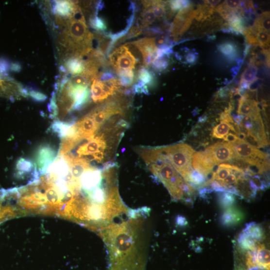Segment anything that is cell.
I'll list each match as a JSON object with an SVG mask.
<instances>
[{
    "label": "cell",
    "instance_id": "6da1fadb",
    "mask_svg": "<svg viewBox=\"0 0 270 270\" xmlns=\"http://www.w3.org/2000/svg\"><path fill=\"white\" fill-rule=\"evenodd\" d=\"M60 31L56 44L62 63L72 58H82L92 50L93 35L89 30L80 8L71 17H55Z\"/></svg>",
    "mask_w": 270,
    "mask_h": 270
},
{
    "label": "cell",
    "instance_id": "7a4b0ae2",
    "mask_svg": "<svg viewBox=\"0 0 270 270\" xmlns=\"http://www.w3.org/2000/svg\"><path fill=\"white\" fill-rule=\"evenodd\" d=\"M150 170L164 184L176 201L185 200L192 194L194 189L191 185L180 176L169 161L159 160L149 164Z\"/></svg>",
    "mask_w": 270,
    "mask_h": 270
},
{
    "label": "cell",
    "instance_id": "3957f363",
    "mask_svg": "<svg viewBox=\"0 0 270 270\" xmlns=\"http://www.w3.org/2000/svg\"><path fill=\"white\" fill-rule=\"evenodd\" d=\"M161 152L169 161L176 170L187 183L194 170L192 158L194 150L186 144H177L160 148Z\"/></svg>",
    "mask_w": 270,
    "mask_h": 270
},
{
    "label": "cell",
    "instance_id": "277c9868",
    "mask_svg": "<svg viewBox=\"0 0 270 270\" xmlns=\"http://www.w3.org/2000/svg\"><path fill=\"white\" fill-rule=\"evenodd\" d=\"M239 125L241 132L246 135L245 141L256 148L268 145L260 113L243 116Z\"/></svg>",
    "mask_w": 270,
    "mask_h": 270
},
{
    "label": "cell",
    "instance_id": "5b68a950",
    "mask_svg": "<svg viewBox=\"0 0 270 270\" xmlns=\"http://www.w3.org/2000/svg\"><path fill=\"white\" fill-rule=\"evenodd\" d=\"M195 18V9L191 3L188 6L179 11L171 24L170 30L175 42L178 43L180 37L188 30Z\"/></svg>",
    "mask_w": 270,
    "mask_h": 270
},
{
    "label": "cell",
    "instance_id": "8992f818",
    "mask_svg": "<svg viewBox=\"0 0 270 270\" xmlns=\"http://www.w3.org/2000/svg\"><path fill=\"white\" fill-rule=\"evenodd\" d=\"M111 64L116 72L135 69L137 63L127 45L125 44L115 49L109 56Z\"/></svg>",
    "mask_w": 270,
    "mask_h": 270
},
{
    "label": "cell",
    "instance_id": "52a82bcc",
    "mask_svg": "<svg viewBox=\"0 0 270 270\" xmlns=\"http://www.w3.org/2000/svg\"><path fill=\"white\" fill-rule=\"evenodd\" d=\"M204 152L215 166L231 161L234 157L232 144L228 142L217 143L207 148Z\"/></svg>",
    "mask_w": 270,
    "mask_h": 270
},
{
    "label": "cell",
    "instance_id": "ba28073f",
    "mask_svg": "<svg viewBox=\"0 0 270 270\" xmlns=\"http://www.w3.org/2000/svg\"><path fill=\"white\" fill-rule=\"evenodd\" d=\"M57 156V152L49 144H43L38 148L35 156V166L39 175L45 174Z\"/></svg>",
    "mask_w": 270,
    "mask_h": 270
},
{
    "label": "cell",
    "instance_id": "9c48e42d",
    "mask_svg": "<svg viewBox=\"0 0 270 270\" xmlns=\"http://www.w3.org/2000/svg\"><path fill=\"white\" fill-rule=\"evenodd\" d=\"M27 96V89L23 88L20 84L0 76V96L14 100Z\"/></svg>",
    "mask_w": 270,
    "mask_h": 270
},
{
    "label": "cell",
    "instance_id": "30bf717a",
    "mask_svg": "<svg viewBox=\"0 0 270 270\" xmlns=\"http://www.w3.org/2000/svg\"><path fill=\"white\" fill-rule=\"evenodd\" d=\"M142 54L145 67H148L158 58L155 38H145L133 42Z\"/></svg>",
    "mask_w": 270,
    "mask_h": 270
},
{
    "label": "cell",
    "instance_id": "8fae6325",
    "mask_svg": "<svg viewBox=\"0 0 270 270\" xmlns=\"http://www.w3.org/2000/svg\"><path fill=\"white\" fill-rule=\"evenodd\" d=\"M78 4L71 1H56L53 5V13L62 18L71 17L80 8Z\"/></svg>",
    "mask_w": 270,
    "mask_h": 270
},
{
    "label": "cell",
    "instance_id": "7c38bea8",
    "mask_svg": "<svg viewBox=\"0 0 270 270\" xmlns=\"http://www.w3.org/2000/svg\"><path fill=\"white\" fill-rule=\"evenodd\" d=\"M244 219L243 213L238 208L233 207L225 209L220 218L221 224L231 227L239 224Z\"/></svg>",
    "mask_w": 270,
    "mask_h": 270
},
{
    "label": "cell",
    "instance_id": "4fadbf2b",
    "mask_svg": "<svg viewBox=\"0 0 270 270\" xmlns=\"http://www.w3.org/2000/svg\"><path fill=\"white\" fill-rule=\"evenodd\" d=\"M238 114L247 116L260 113V108L256 100L242 96L239 100Z\"/></svg>",
    "mask_w": 270,
    "mask_h": 270
},
{
    "label": "cell",
    "instance_id": "5bb4252c",
    "mask_svg": "<svg viewBox=\"0 0 270 270\" xmlns=\"http://www.w3.org/2000/svg\"><path fill=\"white\" fill-rule=\"evenodd\" d=\"M64 65L61 66V71L66 74L73 76L79 75L83 73L85 69L84 61L82 58H72L64 61Z\"/></svg>",
    "mask_w": 270,
    "mask_h": 270
},
{
    "label": "cell",
    "instance_id": "9a60e30c",
    "mask_svg": "<svg viewBox=\"0 0 270 270\" xmlns=\"http://www.w3.org/2000/svg\"><path fill=\"white\" fill-rule=\"evenodd\" d=\"M239 196L246 200H250L255 197L257 193L251 187L249 177L245 175L238 179L236 185Z\"/></svg>",
    "mask_w": 270,
    "mask_h": 270
},
{
    "label": "cell",
    "instance_id": "2e32d148",
    "mask_svg": "<svg viewBox=\"0 0 270 270\" xmlns=\"http://www.w3.org/2000/svg\"><path fill=\"white\" fill-rule=\"evenodd\" d=\"M218 49L230 61L236 60L238 57V47L235 43L224 42L218 46Z\"/></svg>",
    "mask_w": 270,
    "mask_h": 270
},
{
    "label": "cell",
    "instance_id": "e0dca14e",
    "mask_svg": "<svg viewBox=\"0 0 270 270\" xmlns=\"http://www.w3.org/2000/svg\"><path fill=\"white\" fill-rule=\"evenodd\" d=\"M242 232L253 240L260 243L265 239L264 231L263 228L255 222H251L246 224Z\"/></svg>",
    "mask_w": 270,
    "mask_h": 270
},
{
    "label": "cell",
    "instance_id": "ac0fdd59",
    "mask_svg": "<svg viewBox=\"0 0 270 270\" xmlns=\"http://www.w3.org/2000/svg\"><path fill=\"white\" fill-rule=\"evenodd\" d=\"M232 173V165L227 164H220L218 166L217 170L213 173L211 179L206 181L205 186H208L213 181L220 182L224 180Z\"/></svg>",
    "mask_w": 270,
    "mask_h": 270
},
{
    "label": "cell",
    "instance_id": "d6986e66",
    "mask_svg": "<svg viewBox=\"0 0 270 270\" xmlns=\"http://www.w3.org/2000/svg\"><path fill=\"white\" fill-rule=\"evenodd\" d=\"M16 169V176L19 178H22L28 173L36 170L34 163H32L28 159L23 158L19 159L17 162Z\"/></svg>",
    "mask_w": 270,
    "mask_h": 270
},
{
    "label": "cell",
    "instance_id": "ffe728a7",
    "mask_svg": "<svg viewBox=\"0 0 270 270\" xmlns=\"http://www.w3.org/2000/svg\"><path fill=\"white\" fill-rule=\"evenodd\" d=\"M156 19V17L152 8L149 7L144 8L141 15V18L138 21L137 26L141 30L152 24Z\"/></svg>",
    "mask_w": 270,
    "mask_h": 270
},
{
    "label": "cell",
    "instance_id": "44dd1931",
    "mask_svg": "<svg viewBox=\"0 0 270 270\" xmlns=\"http://www.w3.org/2000/svg\"><path fill=\"white\" fill-rule=\"evenodd\" d=\"M257 247L258 248L257 260L259 266L270 270V251L261 243H258Z\"/></svg>",
    "mask_w": 270,
    "mask_h": 270
},
{
    "label": "cell",
    "instance_id": "7402d4cb",
    "mask_svg": "<svg viewBox=\"0 0 270 270\" xmlns=\"http://www.w3.org/2000/svg\"><path fill=\"white\" fill-rule=\"evenodd\" d=\"M91 92V96L95 103L102 102L108 97L101 86V81L99 79H96L93 80Z\"/></svg>",
    "mask_w": 270,
    "mask_h": 270
},
{
    "label": "cell",
    "instance_id": "603a6c76",
    "mask_svg": "<svg viewBox=\"0 0 270 270\" xmlns=\"http://www.w3.org/2000/svg\"><path fill=\"white\" fill-rule=\"evenodd\" d=\"M237 242L239 250L243 251L257 248V245L259 242L253 240L243 232H242L239 235Z\"/></svg>",
    "mask_w": 270,
    "mask_h": 270
},
{
    "label": "cell",
    "instance_id": "cb8c5ba5",
    "mask_svg": "<svg viewBox=\"0 0 270 270\" xmlns=\"http://www.w3.org/2000/svg\"><path fill=\"white\" fill-rule=\"evenodd\" d=\"M74 124V122L56 120L52 124L51 128L60 138H62Z\"/></svg>",
    "mask_w": 270,
    "mask_h": 270
},
{
    "label": "cell",
    "instance_id": "d4e9b609",
    "mask_svg": "<svg viewBox=\"0 0 270 270\" xmlns=\"http://www.w3.org/2000/svg\"><path fill=\"white\" fill-rule=\"evenodd\" d=\"M230 130L234 132L232 124L226 122H221L213 129L212 136L216 139H224L228 134Z\"/></svg>",
    "mask_w": 270,
    "mask_h": 270
},
{
    "label": "cell",
    "instance_id": "484cf974",
    "mask_svg": "<svg viewBox=\"0 0 270 270\" xmlns=\"http://www.w3.org/2000/svg\"><path fill=\"white\" fill-rule=\"evenodd\" d=\"M257 68L254 65L249 64L248 67L241 75L240 84H245L249 85V84L257 78Z\"/></svg>",
    "mask_w": 270,
    "mask_h": 270
},
{
    "label": "cell",
    "instance_id": "4316f807",
    "mask_svg": "<svg viewBox=\"0 0 270 270\" xmlns=\"http://www.w3.org/2000/svg\"><path fill=\"white\" fill-rule=\"evenodd\" d=\"M218 198L219 205L225 210L233 207L236 202L233 194L227 192H219Z\"/></svg>",
    "mask_w": 270,
    "mask_h": 270
},
{
    "label": "cell",
    "instance_id": "83f0119b",
    "mask_svg": "<svg viewBox=\"0 0 270 270\" xmlns=\"http://www.w3.org/2000/svg\"><path fill=\"white\" fill-rule=\"evenodd\" d=\"M254 25L260 30L266 32H270V12H265L257 18Z\"/></svg>",
    "mask_w": 270,
    "mask_h": 270
},
{
    "label": "cell",
    "instance_id": "f1b7e54d",
    "mask_svg": "<svg viewBox=\"0 0 270 270\" xmlns=\"http://www.w3.org/2000/svg\"><path fill=\"white\" fill-rule=\"evenodd\" d=\"M120 78L121 86L125 87L130 86L134 81V72L131 70H123L117 72Z\"/></svg>",
    "mask_w": 270,
    "mask_h": 270
},
{
    "label": "cell",
    "instance_id": "f546056e",
    "mask_svg": "<svg viewBox=\"0 0 270 270\" xmlns=\"http://www.w3.org/2000/svg\"><path fill=\"white\" fill-rule=\"evenodd\" d=\"M155 76L153 72L142 68L139 70L138 79L143 82L145 84L151 86L155 82Z\"/></svg>",
    "mask_w": 270,
    "mask_h": 270
},
{
    "label": "cell",
    "instance_id": "4dcf8cb0",
    "mask_svg": "<svg viewBox=\"0 0 270 270\" xmlns=\"http://www.w3.org/2000/svg\"><path fill=\"white\" fill-rule=\"evenodd\" d=\"M169 56L166 55L158 58L152 63V67L156 71L162 72L165 70L169 65Z\"/></svg>",
    "mask_w": 270,
    "mask_h": 270
},
{
    "label": "cell",
    "instance_id": "1f68e13d",
    "mask_svg": "<svg viewBox=\"0 0 270 270\" xmlns=\"http://www.w3.org/2000/svg\"><path fill=\"white\" fill-rule=\"evenodd\" d=\"M90 26L97 31H104L107 29V25L103 19L95 15L90 19Z\"/></svg>",
    "mask_w": 270,
    "mask_h": 270
},
{
    "label": "cell",
    "instance_id": "d6a6232c",
    "mask_svg": "<svg viewBox=\"0 0 270 270\" xmlns=\"http://www.w3.org/2000/svg\"><path fill=\"white\" fill-rule=\"evenodd\" d=\"M257 39L259 42L260 47L263 49L268 50L270 47V33L264 31L260 30L257 33Z\"/></svg>",
    "mask_w": 270,
    "mask_h": 270
},
{
    "label": "cell",
    "instance_id": "836d02e7",
    "mask_svg": "<svg viewBox=\"0 0 270 270\" xmlns=\"http://www.w3.org/2000/svg\"><path fill=\"white\" fill-rule=\"evenodd\" d=\"M190 4L188 1H170L168 2V5L171 9V10L176 12L178 10L186 7Z\"/></svg>",
    "mask_w": 270,
    "mask_h": 270
},
{
    "label": "cell",
    "instance_id": "e575fe53",
    "mask_svg": "<svg viewBox=\"0 0 270 270\" xmlns=\"http://www.w3.org/2000/svg\"><path fill=\"white\" fill-rule=\"evenodd\" d=\"M27 92L28 95H29L32 99L37 101V102H44L47 99L46 95L38 91L35 90H27Z\"/></svg>",
    "mask_w": 270,
    "mask_h": 270
},
{
    "label": "cell",
    "instance_id": "d590c367",
    "mask_svg": "<svg viewBox=\"0 0 270 270\" xmlns=\"http://www.w3.org/2000/svg\"><path fill=\"white\" fill-rule=\"evenodd\" d=\"M143 33L145 35L150 37H158L164 33L161 29L158 27L146 28Z\"/></svg>",
    "mask_w": 270,
    "mask_h": 270
},
{
    "label": "cell",
    "instance_id": "8d00e7d4",
    "mask_svg": "<svg viewBox=\"0 0 270 270\" xmlns=\"http://www.w3.org/2000/svg\"><path fill=\"white\" fill-rule=\"evenodd\" d=\"M3 202L2 199H0V223L9 218L8 209L6 206L3 205Z\"/></svg>",
    "mask_w": 270,
    "mask_h": 270
},
{
    "label": "cell",
    "instance_id": "74e56055",
    "mask_svg": "<svg viewBox=\"0 0 270 270\" xmlns=\"http://www.w3.org/2000/svg\"><path fill=\"white\" fill-rule=\"evenodd\" d=\"M224 3L226 7L234 12H238L241 9L240 1H226Z\"/></svg>",
    "mask_w": 270,
    "mask_h": 270
},
{
    "label": "cell",
    "instance_id": "f35d334b",
    "mask_svg": "<svg viewBox=\"0 0 270 270\" xmlns=\"http://www.w3.org/2000/svg\"><path fill=\"white\" fill-rule=\"evenodd\" d=\"M263 80L257 78L248 85V89L251 92H255L262 85Z\"/></svg>",
    "mask_w": 270,
    "mask_h": 270
},
{
    "label": "cell",
    "instance_id": "ab89813d",
    "mask_svg": "<svg viewBox=\"0 0 270 270\" xmlns=\"http://www.w3.org/2000/svg\"><path fill=\"white\" fill-rule=\"evenodd\" d=\"M197 55L198 54H196V53L191 52L190 51L188 50L186 55L185 56V62L192 65L195 64L198 59Z\"/></svg>",
    "mask_w": 270,
    "mask_h": 270
},
{
    "label": "cell",
    "instance_id": "60d3db41",
    "mask_svg": "<svg viewBox=\"0 0 270 270\" xmlns=\"http://www.w3.org/2000/svg\"><path fill=\"white\" fill-rule=\"evenodd\" d=\"M142 32V30L137 26L133 27L132 29L129 31L128 35H127L128 39L136 37L140 35Z\"/></svg>",
    "mask_w": 270,
    "mask_h": 270
},
{
    "label": "cell",
    "instance_id": "b9f144b4",
    "mask_svg": "<svg viewBox=\"0 0 270 270\" xmlns=\"http://www.w3.org/2000/svg\"><path fill=\"white\" fill-rule=\"evenodd\" d=\"M116 76L111 71H107L101 74L100 78L101 81H107L108 80L115 79Z\"/></svg>",
    "mask_w": 270,
    "mask_h": 270
},
{
    "label": "cell",
    "instance_id": "7bdbcfd3",
    "mask_svg": "<svg viewBox=\"0 0 270 270\" xmlns=\"http://www.w3.org/2000/svg\"><path fill=\"white\" fill-rule=\"evenodd\" d=\"M239 138L236 134L229 133L223 139L224 141L228 143H233L237 141Z\"/></svg>",
    "mask_w": 270,
    "mask_h": 270
},
{
    "label": "cell",
    "instance_id": "ee69618b",
    "mask_svg": "<svg viewBox=\"0 0 270 270\" xmlns=\"http://www.w3.org/2000/svg\"><path fill=\"white\" fill-rule=\"evenodd\" d=\"M176 222L177 224L181 227H184L188 225L186 219L182 216H179L177 217Z\"/></svg>",
    "mask_w": 270,
    "mask_h": 270
},
{
    "label": "cell",
    "instance_id": "f6af8a7d",
    "mask_svg": "<svg viewBox=\"0 0 270 270\" xmlns=\"http://www.w3.org/2000/svg\"><path fill=\"white\" fill-rule=\"evenodd\" d=\"M8 65L5 61H0V72H4L7 71Z\"/></svg>",
    "mask_w": 270,
    "mask_h": 270
},
{
    "label": "cell",
    "instance_id": "bcb514c9",
    "mask_svg": "<svg viewBox=\"0 0 270 270\" xmlns=\"http://www.w3.org/2000/svg\"><path fill=\"white\" fill-rule=\"evenodd\" d=\"M211 7L215 9L217 5L220 3V1H205Z\"/></svg>",
    "mask_w": 270,
    "mask_h": 270
},
{
    "label": "cell",
    "instance_id": "7dc6e473",
    "mask_svg": "<svg viewBox=\"0 0 270 270\" xmlns=\"http://www.w3.org/2000/svg\"><path fill=\"white\" fill-rule=\"evenodd\" d=\"M240 67L238 66V67H235L234 68H233L231 72L232 73V75L233 77H235L236 75L237 74V73H238L239 70H240Z\"/></svg>",
    "mask_w": 270,
    "mask_h": 270
},
{
    "label": "cell",
    "instance_id": "c3c4849f",
    "mask_svg": "<svg viewBox=\"0 0 270 270\" xmlns=\"http://www.w3.org/2000/svg\"><path fill=\"white\" fill-rule=\"evenodd\" d=\"M129 10L132 11V13H135L136 10V4L134 2H130V7Z\"/></svg>",
    "mask_w": 270,
    "mask_h": 270
},
{
    "label": "cell",
    "instance_id": "681fc988",
    "mask_svg": "<svg viewBox=\"0 0 270 270\" xmlns=\"http://www.w3.org/2000/svg\"><path fill=\"white\" fill-rule=\"evenodd\" d=\"M12 69L14 71H18L21 70V66L18 64H15L12 66Z\"/></svg>",
    "mask_w": 270,
    "mask_h": 270
}]
</instances>
